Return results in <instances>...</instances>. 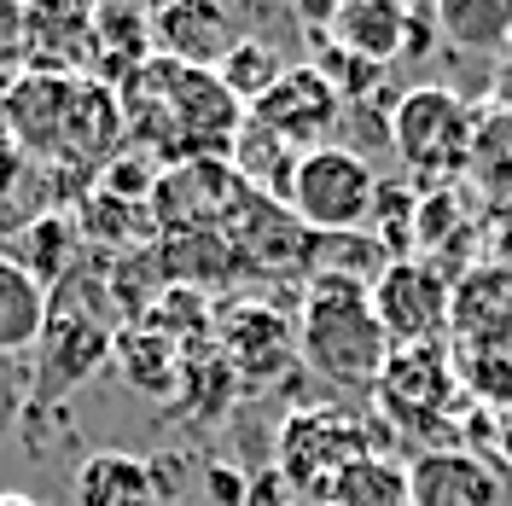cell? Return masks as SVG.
<instances>
[{
  "label": "cell",
  "mask_w": 512,
  "mask_h": 506,
  "mask_svg": "<svg viewBox=\"0 0 512 506\" xmlns=\"http://www.w3.org/2000/svg\"><path fill=\"white\" fill-rule=\"evenodd\" d=\"M123 128L140 152H152L158 163L181 169V163L227 158L239 128H245V105L227 94V82L216 70H198L181 59H152L128 76L123 88Z\"/></svg>",
  "instance_id": "cell-1"
},
{
  "label": "cell",
  "mask_w": 512,
  "mask_h": 506,
  "mask_svg": "<svg viewBox=\"0 0 512 506\" xmlns=\"http://www.w3.org/2000/svg\"><path fill=\"white\" fill-rule=\"evenodd\" d=\"M0 128L30 163L53 169H111L123 152V99L94 76L24 70L0 94Z\"/></svg>",
  "instance_id": "cell-2"
},
{
  "label": "cell",
  "mask_w": 512,
  "mask_h": 506,
  "mask_svg": "<svg viewBox=\"0 0 512 506\" xmlns=\"http://www.w3.org/2000/svg\"><path fill=\"white\" fill-rule=\"evenodd\" d=\"M297 349L332 390H379L390 367V338L373 315V285L361 274H315L303 291Z\"/></svg>",
  "instance_id": "cell-3"
},
{
  "label": "cell",
  "mask_w": 512,
  "mask_h": 506,
  "mask_svg": "<svg viewBox=\"0 0 512 506\" xmlns=\"http://www.w3.org/2000/svg\"><path fill=\"white\" fill-rule=\"evenodd\" d=\"M390 140H396V158L414 181L443 187V181L472 169L478 123L454 88H408L390 111Z\"/></svg>",
  "instance_id": "cell-4"
},
{
  "label": "cell",
  "mask_w": 512,
  "mask_h": 506,
  "mask_svg": "<svg viewBox=\"0 0 512 506\" xmlns=\"http://www.w3.org/2000/svg\"><path fill=\"white\" fill-rule=\"evenodd\" d=\"M373 204H379V175L361 152L315 146L297 158V175L286 192V210L297 216V227L326 233V239H350L355 227L373 222Z\"/></svg>",
  "instance_id": "cell-5"
},
{
  "label": "cell",
  "mask_w": 512,
  "mask_h": 506,
  "mask_svg": "<svg viewBox=\"0 0 512 506\" xmlns=\"http://www.w3.org/2000/svg\"><path fill=\"white\" fill-rule=\"evenodd\" d=\"M373 315H379L390 349H419L437 344L454 320V291L448 280L419 262V256H390L373 280Z\"/></svg>",
  "instance_id": "cell-6"
},
{
  "label": "cell",
  "mask_w": 512,
  "mask_h": 506,
  "mask_svg": "<svg viewBox=\"0 0 512 506\" xmlns=\"http://www.w3.org/2000/svg\"><path fill=\"white\" fill-rule=\"evenodd\" d=\"M245 117L256 128H268L274 140H286L291 152H315V146H332V128L344 117V99H338V88L320 76L315 64H286L280 82L256 105H245Z\"/></svg>",
  "instance_id": "cell-7"
},
{
  "label": "cell",
  "mask_w": 512,
  "mask_h": 506,
  "mask_svg": "<svg viewBox=\"0 0 512 506\" xmlns=\"http://www.w3.org/2000/svg\"><path fill=\"white\" fill-rule=\"evenodd\" d=\"M361 425L338 408H309L291 413L286 431H280V472L303 489V495H332V483L350 472L361 454Z\"/></svg>",
  "instance_id": "cell-8"
},
{
  "label": "cell",
  "mask_w": 512,
  "mask_h": 506,
  "mask_svg": "<svg viewBox=\"0 0 512 506\" xmlns=\"http://www.w3.org/2000/svg\"><path fill=\"white\" fill-rule=\"evenodd\" d=\"M408 501L414 506H507L495 466H483L466 448H425L408 466Z\"/></svg>",
  "instance_id": "cell-9"
},
{
  "label": "cell",
  "mask_w": 512,
  "mask_h": 506,
  "mask_svg": "<svg viewBox=\"0 0 512 506\" xmlns=\"http://www.w3.org/2000/svg\"><path fill=\"white\" fill-rule=\"evenodd\" d=\"M239 41V24L227 6H210V0H175V6H158L152 12V47L163 59L198 64V70H216V64L233 53Z\"/></svg>",
  "instance_id": "cell-10"
},
{
  "label": "cell",
  "mask_w": 512,
  "mask_h": 506,
  "mask_svg": "<svg viewBox=\"0 0 512 506\" xmlns=\"http://www.w3.org/2000/svg\"><path fill=\"white\" fill-rule=\"evenodd\" d=\"M320 41H332L338 53H355L367 64H390L408 53V6L396 0H344L320 18Z\"/></svg>",
  "instance_id": "cell-11"
},
{
  "label": "cell",
  "mask_w": 512,
  "mask_h": 506,
  "mask_svg": "<svg viewBox=\"0 0 512 506\" xmlns=\"http://www.w3.org/2000/svg\"><path fill=\"white\" fill-rule=\"evenodd\" d=\"M111 349H117V338H111L94 315H70V309L53 303L35 355H41V379L53 384V390H70V384L94 379L99 367L111 361Z\"/></svg>",
  "instance_id": "cell-12"
},
{
  "label": "cell",
  "mask_w": 512,
  "mask_h": 506,
  "mask_svg": "<svg viewBox=\"0 0 512 506\" xmlns=\"http://www.w3.org/2000/svg\"><path fill=\"white\" fill-rule=\"evenodd\" d=\"M76 506H158L152 460H134L123 448H99L76 466Z\"/></svg>",
  "instance_id": "cell-13"
},
{
  "label": "cell",
  "mask_w": 512,
  "mask_h": 506,
  "mask_svg": "<svg viewBox=\"0 0 512 506\" xmlns=\"http://www.w3.org/2000/svg\"><path fill=\"white\" fill-rule=\"evenodd\" d=\"M47 315H53L47 285L35 280L24 262H12L0 251V355H24V349L41 344Z\"/></svg>",
  "instance_id": "cell-14"
},
{
  "label": "cell",
  "mask_w": 512,
  "mask_h": 506,
  "mask_svg": "<svg viewBox=\"0 0 512 506\" xmlns=\"http://www.w3.org/2000/svg\"><path fill=\"white\" fill-rule=\"evenodd\" d=\"M222 355L233 373H245V379H268L280 361L291 355V338H286V320L268 315V309H233L222 320Z\"/></svg>",
  "instance_id": "cell-15"
},
{
  "label": "cell",
  "mask_w": 512,
  "mask_h": 506,
  "mask_svg": "<svg viewBox=\"0 0 512 506\" xmlns=\"http://www.w3.org/2000/svg\"><path fill=\"white\" fill-rule=\"evenodd\" d=\"M117 367L128 373V384H140L146 396H158V402H169L175 390H181V373H187V355L175 349V338L169 332H158V326H140V332H123L117 338Z\"/></svg>",
  "instance_id": "cell-16"
},
{
  "label": "cell",
  "mask_w": 512,
  "mask_h": 506,
  "mask_svg": "<svg viewBox=\"0 0 512 506\" xmlns=\"http://www.w3.org/2000/svg\"><path fill=\"white\" fill-rule=\"evenodd\" d=\"M437 30L478 53H507L512 35V0H466V6H437Z\"/></svg>",
  "instance_id": "cell-17"
},
{
  "label": "cell",
  "mask_w": 512,
  "mask_h": 506,
  "mask_svg": "<svg viewBox=\"0 0 512 506\" xmlns=\"http://www.w3.org/2000/svg\"><path fill=\"white\" fill-rule=\"evenodd\" d=\"M280 70H286L280 53H274L268 41H256V35H239V41H233V53L216 64V76L227 82V94L239 99V105H256V99L280 82Z\"/></svg>",
  "instance_id": "cell-18"
},
{
  "label": "cell",
  "mask_w": 512,
  "mask_h": 506,
  "mask_svg": "<svg viewBox=\"0 0 512 506\" xmlns=\"http://www.w3.org/2000/svg\"><path fill=\"white\" fill-rule=\"evenodd\" d=\"M332 506H414L408 501V466L390 460H355L332 483Z\"/></svg>",
  "instance_id": "cell-19"
},
{
  "label": "cell",
  "mask_w": 512,
  "mask_h": 506,
  "mask_svg": "<svg viewBox=\"0 0 512 506\" xmlns=\"http://www.w3.org/2000/svg\"><path fill=\"white\" fill-rule=\"evenodd\" d=\"M70 245H76V233L64 216H41V222L24 227V239H18V251H6L12 262H24L41 285L64 280V268H70Z\"/></svg>",
  "instance_id": "cell-20"
},
{
  "label": "cell",
  "mask_w": 512,
  "mask_h": 506,
  "mask_svg": "<svg viewBox=\"0 0 512 506\" xmlns=\"http://www.w3.org/2000/svg\"><path fill=\"white\" fill-rule=\"evenodd\" d=\"M309 41H315V59H309V64H315L320 76L338 88V99H361L367 88H379V82H384L379 64L355 59V53H338V47H332V41H320V35H309Z\"/></svg>",
  "instance_id": "cell-21"
},
{
  "label": "cell",
  "mask_w": 512,
  "mask_h": 506,
  "mask_svg": "<svg viewBox=\"0 0 512 506\" xmlns=\"http://www.w3.org/2000/svg\"><path fill=\"white\" fill-rule=\"evenodd\" d=\"M24 169H30V158H24V152L12 146V134L0 128V210L12 204V192L24 187Z\"/></svg>",
  "instance_id": "cell-22"
},
{
  "label": "cell",
  "mask_w": 512,
  "mask_h": 506,
  "mask_svg": "<svg viewBox=\"0 0 512 506\" xmlns=\"http://www.w3.org/2000/svg\"><path fill=\"white\" fill-rule=\"evenodd\" d=\"M12 413H18V384H12L6 367H0V425H12Z\"/></svg>",
  "instance_id": "cell-23"
},
{
  "label": "cell",
  "mask_w": 512,
  "mask_h": 506,
  "mask_svg": "<svg viewBox=\"0 0 512 506\" xmlns=\"http://www.w3.org/2000/svg\"><path fill=\"white\" fill-rule=\"evenodd\" d=\"M0 506H41V501H30V495H0Z\"/></svg>",
  "instance_id": "cell-24"
},
{
  "label": "cell",
  "mask_w": 512,
  "mask_h": 506,
  "mask_svg": "<svg viewBox=\"0 0 512 506\" xmlns=\"http://www.w3.org/2000/svg\"><path fill=\"white\" fill-rule=\"evenodd\" d=\"M507 59H512V35H507Z\"/></svg>",
  "instance_id": "cell-25"
}]
</instances>
